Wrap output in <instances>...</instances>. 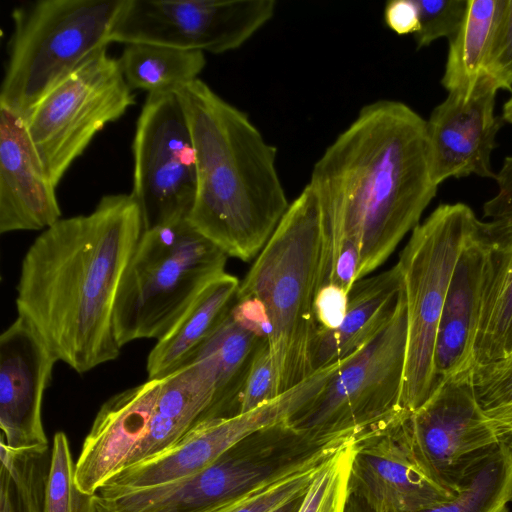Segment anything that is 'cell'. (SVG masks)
I'll use <instances>...</instances> for the list:
<instances>
[{
	"label": "cell",
	"mask_w": 512,
	"mask_h": 512,
	"mask_svg": "<svg viewBox=\"0 0 512 512\" xmlns=\"http://www.w3.org/2000/svg\"><path fill=\"white\" fill-rule=\"evenodd\" d=\"M308 185L321 218V287L349 293L390 257L436 195L426 120L396 100L364 106L315 163Z\"/></svg>",
	"instance_id": "obj_1"
},
{
	"label": "cell",
	"mask_w": 512,
	"mask_h": 512,
	"mask_svg": "<svg viewBox=\"0 0 512 512\" xmlns=\"http://www.w3.org/2000/svg\"><path fill=\"white\" fill-rule=\"evenodd\" d=\"M143 231L133 196L109 194L91 213L61 218L44 230L22 260L18 317L79 374L120 354L114 305Z\"/></svg>",
	"instance_id": "obj_2"
},
{
	"label": "cell",
	"mask_w": 512,
	"mask_h": 512,
	"mask_svg": "<svg viewBox=\"0 0 512 512\" xmlns=\"http://www.w3.org/2000/svg\"><path fill=\"white\" fill-rule=\"evenodd\" d=\"M197 164L190 224L228 257L249 261L266 245L289 203L277 150L248 116L196 79L176 90Z\"/></svg>",
	"instance_id": "obj_3"
},
{
	"label": "cell",
	"mask_w": 512,
	"mask_h": 512,
	"mask_svg": "<svg viewBox=\"0 0 512 512\" xmlns=\"http://www.w3.org/2000/svg\"><path fill=\"white\" fill-rule=\"evenodd\" d=\"M323 234L316 197L307 184L240 282L238 297L260 300L272 325L268 339L281 395L314 374L311 348L321 287Z\"/></svg>",
	"instance_id": "obj_4"
},
{
	"label": "cell",
	"mask_w": 512,
	"mask_h": 512,
	"mask_svg": "<svg viewBox=\"0 0 512 512\" xmlns=\"http://www.w3.org/2000/svg\"><path fill=\"white\" fill-rule=\"evenodd\" d=\"M228 256L184 219L143 231L118 289V345L161 339L199 293L225 272Z\"/></svg>",
	"instance_id": "obj_5"
},
{
	"label": "cell",
	"mask_w": 512,
	"mask_h": 512,
	"mask_svg": "<svg viewBox=\"0 0 512 512\" xmlns=\"http://www.w3.org/2000/svg\"><path fill=\"white\" fill-rule=\"evenodd\" d=\"M125 0H38L15 7L0 107L23 120L81 63L110 43Z\"/></svg>",
	"instance_id": "obj_6"
},
{
	"label": "cell",
	"mask_w": 512,
	"mask_h": 512,
	"mask_svg": "<svg viewBox=\"0 0 512 512\" xmlns=\"http://www.w3.org/2000/svg\"><path fill=\"white\" fill-rule=\"evenodd\" d=\"M478 220L466 204H442L413 229L399 256L407 310L400 408L406 415L434 392L433 357L442 308L457 260Z\"/></svg>",
	"instance_id": "obj_7"
},
{
	"label": "cell",
	"mask_w": 512,
	"mask_h": 512,
	"mask_svg": "<svg viewBox=\"0 0 512 512\" xmlns=\"http://www.w3.org/2000/svg\"><path fill=\"white\" fill-rule=\"evenodd\" d=\"M406 346L404 297L389 325L341 362L321 391L287 424L301 436L322 442L385 429L402 420L408 416L400 408Z\"/></svg>",
	"instance_id": "obj_8"
},
{
	"label": "cell",
	"mask_w": 512,
	"mask_h": 512,
	"mask_svg": "<svg viewBox=\"0 0 512 512\" xmlns=\"http://www.w3.org/2000/svg\"><path fill=\"white\" fill-rule=\"evenodd\" d=\"M119 60L104 47L53 87L24 120L36 154L57 187L107 124L135 103Z\"/></svg>",
	"instance_id": "obj_9"
},
{
	"label": "cell",
	"mask_w": 512,
	"mask_h": 512,
	"mask_svg": "<svg viewBox=\"0 0 512 512\" xmlns=\"http://www.w3.org/2000/svg\"><path fill=\"white\" fill-rule=\"evenodd\" d=\"M393 433L413 464L453 496L502 440L478 404L471 369L442 382Z\"/></svg>",
	"instance_id": "obj_10"
},
{
	"label": "cell",
	"mask_w": 512,
	"mask_h": 512,
	"mask_svg": "<svg viewBox=\"0 0 512 512\" xmlns=\"http://www.w3.org/2000/svg\"><path fill=\"white\" fill-rule=\"evenodd\" d=\"M133 187L144 231L188 219L197 191L194 142L176 91L148 94L132 143Z\"/></svg>",
	"instance_id": "obj_11"
},
{
	"label": "cell",
	"mask_w": 512,
	"mask_h": 512,
	"mask_svg": "<svg viewBox=\"0 0 512 512\" xmlns=\"http://www.w3.org/2000/svg\"><path fill=\"white\" fill-rule=\"evenodd\" d=\"M275 9L274 0H125L109 41L221 54L243 45Z\"/></svg>",
	"instance_id": "obj_12"
},
{
	"label": "cell",
	"mask_w": 512,
	"mask_h": 512,
	"mask_svg": "<svg viewBox=\"0 0 512 512\" xmlns=\"http://www.w3.org/2000/svg\"><path fill=\"white\" fill-rule=\"evenodd\" d=\"M292 457L274 431L261 430L222 454L212 465L163 486L102 498L97 512H209L291 468Z\"/></svg>",
	"instance_id": "obj_13"
},
{
	"label": "cell",
	"mask_w": 512,
	"mask_h": 512,
	"mask_svg": "<svg viewBox=\"0 0 512 512\" xmlns=\"http://www.w3.org/2000/svg\"><path fill=\"white\" fill-rule=\"evenodd\" d=\"M301 406L300 393L289 390L251 411L208 420L173 448L123 469L95 495L112 498L189 478L247 437L287 422Z\"/></svg>",
	"instance_id": "obj_14"
},
{
	"label": "cell",
	"mask_w": 512,
	"mask_h": 512,
	"mask_svg": "<svg viewBox=\"0 0 512 512\" xmlns=\"http://www.w3.org/2000/svg\"><path fill=\"white\" fill-rule=\"evenodd\" d=\"M498 87L484 74L469 96L449 92L426 121L427 159L435 185L475 174L494 178L491 153L502 118L495 116Z\"/></svg>",
	"instance_id": "obj_15"
},
{
	"label": "cell",
	"mask_w": 512,
	"mask_h": 512,
	"mask_svg": "<svg viewBox=\"0 0 512 512\" xmlns=\"http://www.w3.org/2000/svg\"><path fill=\"white\" fill-rule=\"evenodd\" d=\"M58 359L21 317L0 336L1 439L12 449L49 447L42 402Z\"/></svg>",
	"instance_id": "obj_16"
},
{
	"label": "cell",
	"mask_w": 512,
	"mask_h": 512,
	"mask_svg": "<svg viewBox=\"0 0 512 512\" xmlns=\"http://www.w3.org/2000/svg\"><path fill=\"white\" fill-rule=\"evenodd\" d=\"M164 380L148 379L100 407L76 461L75 481L82 492L94 495L127 467L148 432Z\"/></svg>",
	"instance_id": "obj_17"
},
{
	"label": "cell",
	"mask_w": 512,
	"mask_h": 512,
	"mask_svg": "<svg viewBox=\"0 0 512 512\" xmlns=\"http://www.w3.org/2000/svg\"><path fill=\"white\" fill-rule=\"evenodd\" d=\"M394 424L357 438L351 488L374 512H422L452 498L413 464L394 436Z\"/></svg>",
	"instance_id": "obj_18"
},
{
	"label": "cell",
	"mask_w": 512,
	"mask_h": 512,
	"mask_svg": "<svg viewBox=\"0 0 512 512\" xmlns=\"http://www.w3.org/2000/svg\"><path fill=\"white\" fill-rule=\"evenodd\" d=\"M60 219L56 186L36 154L24 120L0 107V232L46 230Z\"/></svg>",
	"instance_id": "obj_19"
},
{
	"label": "cell",
	"mask_w": 512,
	"mask_h": 512,
	"mask_svg": "<svg viewBox=\"0 0 512 512\" xmlns=\"http://www.w3.org/2000/svg\"><path fill=\"white\" fill-rule=\"evenodd\" d=\"M485 266L486 241L478 220L457 260L442 308L433 357L434 391L473 367Z\"/></svg>",
	"instance_id": "obj_20"
},
{
	"label": "cell",
	"mask_w": 512,
	"mask_h": 512,
	"mask_svg": "<svg viewBox=\"0 0 512 512\" xmlns=\"http://www.w3.org/2000/svg\"><path fill=\"white\" fill-rule=\"evenodd\" d=\"M404 297L398 264L356 281L348 293L347 312L340 327H317L311 348L313 372L345 361L363 349L393 320Z\"/></svg>",
	"instance_id": "obj_21"
},
{
	"label": "cell",
	"mask_w": 512,
	"mask_h": 512,
	"mask_svg": "<svg viewBox=\"0 0 512 512\" xmlns=\"http://www.w3.org/2000/svg\"><path fill=\"white\" fill-rule=\"evenodd\" d=\"M484 217L486 266L473 366L512 354V210Z\"/></svg>",
	"instance_id": "obj_22"
},
{
	"label": "cell",
	"mask_w": 512,
	"mask_h": 512,
	"mask_svg": "<svg viewBox=\"0 0 512 512\" xmlns=\"http://www.w3.org/2000/svg\"><path fill=\"white\" fill-rule=\"evenodd\" d=\"M240 281L226 271L212 279L171 330L150 351L148 379L161 378L187 365L230 311Z\"/></svg>",
	"instance_id": "obj_23"
},
{
	"label": "cell",
	"mask_w": 512,
	"mask_h": 512,
	"mask_svg": "<svg viewBox=\"0 0 512 512\" xmlns=\"http://www.w3.org/2000/svg\"><path fill=\"white\" fill-rule=\"evenodd\" d=\"M507 0H468L464 21L449 40L441 83L449 92L469 96L485 67Z\"/></svg>",
	"instance_id": "obj_24"
},
{
	"label": "cell",
	"mask_w": 512,
	"mask_h": 512,
	"mask_svg": "<svg viewBox=\"0 0 512 512\" xmlns=\"http://www.w3.org/2000/svg\"><path fill=\"white\" fill-rule=\"evenodd\" d=\"M118 60L128 86L148 94L176 91L206 65L203 52L148 43L126 44Z\"/></svg>",
	"instance_id": "obj_25"
},
{
	"label": "cell",
	"mask_w": 512,
	"mask_h": 512,
	"mask_svg": "<svg viewBox=\"0 0 512 512\" xmlns=\"http://www.w3.org/2000/svg\"><path fill=\"white\" fill-rule=\"evenodd\" d=\"M0 442V512H44L51 449L15 450Z\"/></svg>",
	"instance_id": "obj_26"
},
{
	"label": "cell",
	"mask_w": 512,
	"mask_h": 512,
	"mask_svg": "<svg viewBox=\"0 0 512 512\" xmlns=\"http://www.w3.org/2000/svg\"><path fill=\"white\" fill-rule=\"evenodd\" d=\"M511 501L512 442L502 439L455 496L422 512H508Z\"/></svg>",
	"instance_id": "obj_27"
},
{
	"label": "cell",
	"mask_w": 512,
	"mask_h": 512,
	"mask_svg": "<svg viewBox=\"0 0 512 512\" xmlns=\"http://www.w3.org/2000/svg\"><path fill=\"white\" fill-rule=\"evenodd\" d=\"M354 439L355 435H351L332 441L300 466L220 504L209 512H271L304 495L326 462Z\"/></svg>",
	"instance_id": "obj_28"
},
{
	"label": "cell",
	"mask_w": 512,
	"mask_h": 512,
	"mask_svg": "<svg viewBox=\"0 0 512 512\" xmlns=\"http://www.w3.org/2000/svg\"><path fill=\"white\" fill-rule=\"evenodd\" d=\"M471 378L482 411L500 437L512 442V357L473 366Z\"/></svg>",
	"instance_id": "obj_29"
},
{
	"label": "cell",
	"mask_w": 512,
	"mask_h": 512,
	"mask_svg": "<svg viewBox=\"0 0 512 512\" xmlns=\"http://www.w3.org/2000/svg\"><path fill=\"white\" fill-rule=\"evenodd\" d=\"M75 470L68 438L64 432H57L51 447L44 512H97L94 495L78 488Z\"/></svg>",
	"instance_id": "obj_30"
},
{
	"label": "cell",
	"mask_w": 512,
	"mask_h": 512,
	"mask_svg": "<svg viewBox=\"0 0 512 512\" xmlns=\"http://www.w3.org/2000/svg\"><path fill=\"white\" fill-rule=\"evenodd\" d=\"M357 438L336 452L321 468L306 491L298 512H345Z\"/></svg>",
	"instance_id": "obj_31"
},
{
	"label": "cell",
	"mask_w": 512,
	"mask_h": 512,
	"mask_svg": "<svg viewBox=\"0 0 512 512\" xmlns=\"http://www.w3.org/2000/svg\"><path fill=\"white\" fill-rule=\"evenodd\" d=\"M419 16V30L413 35L417 48L435 40L452 39L459 31L468 8V0H414Z\"/></svg>",
	"instance_id": "obj_32"
},
{
	"label": "cell",
	"mask_w": 512,
	"mask_h": 512,
	"mask_svg": "<svg viewBox=\"0 0 512 512\" xmlns=\"http://www.w3.org/2000/svg\"><path fill=\"white\" fill-rule=\"evenodd\" d=\"M279 396L276 371L267 339H261L252 357L239 399L238 414L251 411Z\"/></svg>",
	"instance_id": "obj_33"
},
{
	"label": "cell",
	"mask_w": 512,
	"mask_h": 512,
	"mask_svg": "<svg viewBox=\"0 0 512 512\" xmlns=\"http://www.w3.org/2000/svg\"><path fill=\"white\" fill-rule=\"evenodd\" d=\"M498 89L512 90V0H507L485 67Z\"/></svg>",
	"instance_id": "obj_34"
},
{
	"label": "cell",
	"mask_w": 512,
	"mask_h": 512,
	"mask_svg": "<svg viewBox=\"0 0 512 512\" xmlns=\"http://www.w3.org/2000/svg\"><path fill=\"white\" fill-rule=\"evenodd\" d=\"M348 307V293L339 286H322L314 302V316L318 327L335 330L342 324Z\"/></svg>",
	"instance_id": "obj_35"
},
{
	"label": "cell",
	"mask_w": 512,
	"mask_h": 512,
	"mask_svg": "<svg viewBox=\"0 0 512 512\" xmlns=\"http://www.w3.org/2000/svg\"><path fill=\"white\" fill-rule=\"evenodd\" d=\"M233 319L260 339H269L272 325L264 304L253 297H238L230 309Z\"/></svg>",
	"instance_id": "obj_36"
},
{
	"label": "cell",
	"mask_w": 512,
	"mask_h": 512,
	"mask_svg": "<svg viewBox=\"0 0 512 512\" xmlns=\"http://www.w3.org/2000/svg\"><path fill=\"white\" fill-rule=\"evenodd\" d=\"M384 21L399 35H414L419 30V16L414 0L387 2L384 8Z\"/></svg>",
	"instance_id": "obj_37"
},
{
	"label": "cell",
	"mask_w": 512,
	"mask_h": 512,
	"mask_svg": "<svg viewBox=\"0 0 512 512\" xmlns=\"http://www.w3.org/2000/svg\"><path fill=\"white\" fill-rule=\"evenodd\" d=\"M495 180L498 183V193L484 204V216L512 210V156L505 158Z\"/></svg>",
	"instance_id": "obj_38"
},
{
	"label": "cell",
	"mask_w": 512,
	"mask_h": 512,
	"mask_svg": "<svg viewBox=\"0 0 512 512\" xmlns=\"http://www.w3.org/2000/svg\"><path fill=\"white\" fill-rule=\"evenodd\" d=\"M304 495L298 496V497L284 503L283 505L277 507L276 509L272 510L271 512H298Z\"/></svg>",
	"instance_id": "obj_39"
},
{
	"label": "cell",
	"mask_w": 512,
	"mask_h": 512,
	"mask_svg": "<svg viewBox=\"0 0 512 512\" xmlns=\"http://www.w3.org/2000/svg\"><path fill=\"white\" fill-rule=\"evenodd\" d=\"M502 120L508 123H512V97L504 104Z\"/></svg>",
	"instance_id": "obj_40"
},
{
	"label": "cell",
	"mask_w": 512,
	"mask_h": 512,
	"mask_svg": "<svg viewBox=\"0 0 512 512\" xmlns=\"http://www.w3.org/2000/svg\"><path fill=\"white\" fill-rule=\"evenodd\" d=\"M508 357H512V354H511L510 356H508ZM505 358H506V357H505Z\"/></svg>",
	"instance_id": "obj_41"
}]
</instances>
